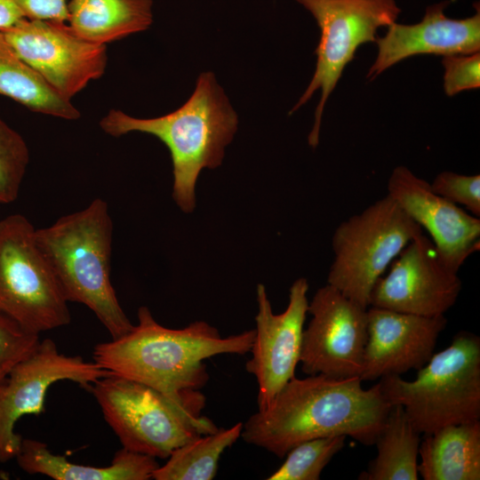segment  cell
Returning a JSON list of instances; mask_svg holds the SVG:
<instances>
[{
  "label": "cell",
  "mask_w": 480,
  "mask_h": 480,
  "mask_svg": "<svg viewBox=\"0 0 480 480\" xmlns=\"http://www.w3.org/2000/svg\"><path fill=\"white\" fill-rule=\"evenodd\" d=\"M28 163L25 140L0 117V204L17 199Z\"/></svg>",
  "instance_id": "cell-25"
},
{
  "label": "cell",
  "mask_w": 480,
  "mask_h": 480,
  "mask_svg": "<svg viewBox=\"0 0 480 480\" xmlns=\"http://www.w3.org/2000/svg\"><path fill=\"white\" fill-rule=\"evenodd\" d=\"M39 341V334L0 314V383L18 363L35 350Z\"/></svg>",
  "instance_id": "cell-26"
},
{
  "label": "cell",
  "mask_w": 480,
  "mask_h": 480,
  "mask_svg": "<svg viewBox=\"0 0 480 480\" xmlns=\"http://www.w3.org/2000/svg\"><path fill=\"white\" fill-rule=\"evenodd\" d=\"M0 94L12 99L29 110L44 115L76 120L80 112L60 96L14 51L0 31Z\"/></svg>",
  "instance_id": "cell-21"
},
{
  "label": "cell",
  "mask_w": 480,
  "mask_h": 480,
  "mask_svg": "<svg viewBox=\"0 0 480 480\" xmlns=\"http://www.w3.org/2000/svg\"><path fill=\"white\" fill-rule=\"evenodd\" d=\"M152 5V0H69L67 24L77 36L107 44L148 29Z\"/></svg>",
  "instance_id": "cell-20"
},
{
  "label": "cell",
  "mask_w": 480,
  "mask_h": 480,
  "mask_svg": "<svg viewBox=\"0 0 480 480\" xmlns=\"http://www.w3.org/2000/svg\"><path fill=\"white\" fill-rule=\"evenodd\" d=\"M23 17L67 23L69 0H13Z\"/></svg>",
  "instance_id": "cell-29"
},
{
  "label": "cell",
  "mask_w": 480,
  "mask_h": 480,
  "mask_svg": "<svg viewBox=\"0 0 480 480\" xmlns=\"http://www.w3.org/2000/svg\"><path fill=\"white\" fill-rule=\"evenodd\" d=\"M22 214L0 219V314L39 334L70 323L68 301Z\"/></svg>",
  "instance_id": "cell-8"
},
{
  "label": "cell",
  "mask_w": 480,
  "mask_h": 480,
  "mask_svg": "<svg viewBox=\"0 0 480 480\" xmlns=\"http://www.w3.org/2000/svg\"><path fill=\"white\" fill-rule=\"evenodd\" d=\"M89 388L123 448L132 452L167 459L176 448L219 428L202 414L206 398L199 389L172 397L113 374Z\"/></svg>",
  "instance_id": "cell-5"
},
{
  "label": "cell",
  "mask_w": 480,
  "mask_h": 480,
  "mask_svg": "<svg viewBox=\"0 0 480 480\" xmlns=\"http://www.w3.org/2000/svg\"><path fill=\"white\" fill-rule=\"evenodd\" d=\"M113 222L105 200L36 229V239L67 299L90 308L112 339L133 324L123 310L110 279Z\"/></svg>",
  "instance_id": "cell-4"
},
{
  "label": "cell",
  "mask_w": 480,
  "mask_h": 480,
  "mask_svg": "<svg viewBox=\"0 0 480 480\" xmlns=\"http://www.w3.org/2000/svg\"><path fill=\"white\" fill-rule=\"evenodd\" d=\"M243 423L200 436L176 448L153 473L156 480H212L223 452L241 437Z\"/></svg>",
  "instance_id": "cell-23"
},
{
  "label": "cell",
  "mask_w": 480,
  "mask_h": 480,
  "mask_svg": "<svg viewBox=\"0 0 480 480\" xmlns=\"http://www.w3.org/2000/svg\"><path fill=\"white\" fill-rule=\"evenodd\" d=\"M254 334L252 329L222 337L204 321H195L180 329L167 328L142 306L138 310V324L129 332L95 346L93 361L113 375L176 397L206 384L205 359L250 353Z\"/></svg>",
  "instance_id": "cell-2"
},
{
  "label": "cell",
  "mask_w": 480,
  "mask_h": 480,
  "mask_svg": "<svg viewBox=\"0 0 480 480\" xmlns=\"http://www.w3.org/2000/svg\"><path fill=\"white\" fill-rule=\"evenodd\" d=\"M308 10L320 28L314 76L292 114L321 90L308 144L319 142L321 119L329 95L335 88L345 67L354 60L357 48L375 42L379 28L396 22L401 10L395 0H296Z\"/></svg>",
  "instance_id": "cell-9"
},
{
  "label": "cell",
  "mask_w": 480,
  "mask_h": 480,
  "mask_svg": "<svg viewBox=\"0 0 480 480\" xmlns=\"http://www.w3.org/2000/svg\"><path fill=\"white\" fill-rule=\"evenodd\" d=\"M450 2L428 6L420 23L388 26L383 37H378L377 58L367 77L374 78L401 60L421 54L468 55L480 49V12L463 20L446 17L444 9Z\"/></svg>",
  "instance_id": "cell-17"
},
{
  "label": "cell",
  "mask_w": 480,
  "mask_h": 480,
  "mask_svg": "<svg viewBox=\"0 0 480 480\" xmlns=\"http://www.w3.org/2000/svg\"><path fill=\"white\" fill-rule=\"evenodd\" d=\"M376 458L361 480H417L420 433L400 404L392 405L374 443Z\"/></svg>",
  "instance_id": "cell-22"
},
{
  "label": "cell",
  "mask_w": 480,
  "mask_h": 480,
  "mask_svg": "<svg viewBox=\"0 0 480 480\" xmlns=\"http://www.w3.org/2000/svg\"><path fill=\"white\" fill-rule=\"evenodd\" d=\"M306 278L291 286L286 309L274 314L266 288L257 286L258 314L251 358L246 371L258 383V410L266 409L278 392L293 377L300 363L304 323L308 313Z\"/></svg>",
  "instance_id": "cell-14"
},
{
  "label": "cell",
  "mask_w": 480,
  "mask_h": 480,
  "mask_svg": "<svg viewBox=\"0 0 480 480\" xmlns=\"http://www.w3.org/2000/svg\"><path fill=\"white\" fill-rule=\"evenodd\" d=\"M17 54L60 96L71 99L106 70V44L88 42L67 23L21 18L1 29Z\"/></svg>",
  "instance_id": "cell-10"
},
{
  "label": "cell",
  "mask_w": 480,
  "mask_h": 480,
  "mask_svg": "<svg viewBox=\"0 0 480 480\" xmlns=\"http://www.w3.org/2000/svg\"><path fill=\"white\" fill-rule=\"evenodd\" d=\"M362 381L324 374L293 377L266 409L243 423L241 437L278 458L304 441L325 436L374 444L392 405L380 382L365 389Z\"/></svg>",
  "instance_id": "cell-1"
},
{
  "label": "cell",
  "mask_w": 480,
  "mask_h": 480,
  "mask_svg": "<svg viewBox=\"0 0 480 480\" xmlns=\"http://www.w3.org/2000/svg\"><path fill=\"white\" fill-rule=\"evenodd\" d=\"M444 88L452 97L460 92L473 90L480 86V54L444 56Z\"/></svg>",
  "instance_id": "cell-28"
},
{
  "label": "cell",
  "mask_w": 480,
  "mask_h": 480,
  "mask_svg": "<svg viewBox=\"0 0 480 480\" xmlns=\"http://www.w3.org/2000/svg\"><path fill=\"white\" fill-rule=\"evenodd\" d=\"M15 458L25 472L55 480H148L160 466L156 458L124 448L115 454L110 466L80 465L52 453L44 443L29 438H22Z\"/></svg>",
  "instance_id": "cell-18"
},
{
  "label": "cell",
  "mask_w": 480,
  "mask_h": 480,
  "mask_svg": "<svg viewBox=\"0 0 480 480\" xmlns=\"http://www.w3.org/2000/svg\"><path fill=\"white\" fill-rule=\"evenodd\" d=\"M237 124V115L212 72L201 73L192 95L169 114L137 118L112 108L100 121L101 130L110 136L139 132L164 143L173 166L172 196L185 212L195 207V186L201 170L220 165Z\"/></svg>",
  "instance_id": "cell-3"
},
{
  "label": "cell",
  "mask_w": 480,
  "mask_h": 480,
  "mask_svg": "<svg viewBox=\"0 0 480 480\" xmlns=\"http://www.w3.org/2000/svg\"><path fill=\"white\" fill-rule=\"evenodd\" d=\"M376 281L369 307L422 316H444L456 302L462 283L423 233L397 255Z\"/></svg>",
  "instance_id": "cell-13"
},
{
  "label": "cell",
  "mask_w": 480,
  "mask_h": 480,
  "mask_svg": "<svg viewBox=\"0 0 480 480\" xmlns=\"http://www.w3.org/2000/svg\"><path fill=\"white\" fill-rule=\"evenodd\" d=\"M422 228L388 194L335 229L327 284L364 308L385 269Z\"/></svg>",
  "instance_id": "cell-7"
},
{
  "label": "cell",
  "mask_w": 480,
  "mask_h": 480,
  "mask_svg": "<svg viewBox=\"0 0 480 480\" xmlns=\"http://www.w3.org/2000/svg\"><path fill=\"white\" fill-rule=\"evenodd\" d=\"M23 18L13 0H0V30Z\"/></svg>",
  "instance_id": "cell-30"
},
{
  "label": "cell",
  "mask_w": 480,
  "mask_h": 480,
  "mask_svg": "<svg viewBox=\"0 0 480 480\" xmlns=\"http://www.w3.org/2000/svg\"><path fill=\"white\" fill-rule=\"evenodd\" d=\"M384 397L400 404L420 434L480 419V339L460 332L450 346L433 354L409 381L400 375L380 378Z\"/></svg>",
  "instance_id": "cell-6"
},
{
  "label": "cell",
  "mask_w": 480,
  "mask_h": 480,
  "mask_svg": "<svg viewBox=\"0 0 480 480\" xmlns=\"http://www.w3.org/2000/svg\"><path fill=\"white\" fill-rule=\"evenodd\" d=\"M388 195L430 236L442 260L459 271L480 249V219L435 193L429 182L405 166L396 167L388 181Z\"/></svg>",
  "instance_id": "cell-15"
},
{
  "label": "cell",
  "mask_w": 480,
  "mask_h": 480,
  "mask_svg": "<svg viewBox=\"0 0 480 480\" xmlns=\"http://www.w3.org/2000/svg\"><path fill=\"white\" fill-rule=\"evenodd\" d=\"M345 436L304 441L286 453L284 462L267 479L318 480L324 467L344 446Z\"/></svg>",
  "instance_id": "cell-24"
},
{
  "label": "cell",
  "mask_w": 480,
  "mask_h": 480,
  "mask_svg": "<svg viewBox=\"0 0 480 480\" xmlns=\"http://www.w3.org/2000/svg\"><path fill=\"white\" fill-rule=\"evenodd\" d=\"M419 455L418 472L424 480H479L480 420L425 435Z\"/></svg>",
  "instance_id": "cell-19"
},
{
  "label": "cell",
  "mask_w": 480,
  "mask_h": 480,
  "mask_svg": "<svg viewBox=\"0 0 480 480\" xmlns=\"http://www.w3.org/2000/svg\"><path fill=\"white\" fill-rule=\"evenodd\" d=\"M367 308L326 284L308 303L300 363L308 375L359 377L367 341Z\"/></svg>",
  "instance_id": "cell-12"
},
{
  "label": "cell",
  "mask_w": 480,
  "mask_h": 480,
  "mask_svg": "<svg viewBox=\"0 0 480 480\" xmlns=\"http://www.w3.org/2000/svg\"><path fill=\"white\" fill-rule=\"evenodd\" d=\"M446 324L444 315L422 316L370 307L360 379L374 380L420 369L434 354Z\"/></svg>",
  "instance_id": "cell-16"
},
{
  "label": "cell",
  "mask_w": 480,
  "mask_h": 480,
  "mask_svg": "<svg viewBox=\"0 0 480 480\" xmlns=\"http://www.w3.org/2000/svg\"><path fill=\"white\" fill-rule=\"evenodd\" d=\"M432 190L448 201L463 205L469 213L480 216V175L442 172L429 183Z\"/></svg>",
  "instance_id": "cell-27"
},
{
  "label": "cell",
  "mask_w": 480,
  "mask_h": 480,
  "mask_svg": "<svg viewBox=\"0 0 480 480\" xmlns=\"http://www.w3.org/2000/svg\"><path fill=\"white\" fill-rule=\"evenodd\" d=\"M109 375L94 361L61 354L52 340H40L0 383V462L17 456L22 437L14 432L15 423L24 415L44 412L46 393L52 384L68 380L89 388Z\"/></svg>",
  "instance_id": "cell-11"
}]
</instances>
